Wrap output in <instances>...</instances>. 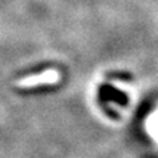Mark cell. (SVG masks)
Instances as JSON below:
<instances>
[{
    "label": "cell",
    "mask_w": 158,
    "mask_h": 158,
    "mask_svg": "<svg viewBox=\"0 0 158 158\" xmlns=\"http://www.w3.org/2000/svg\"><path fill=\"white\" fill-rule=\"evenodd\" d=\"M60 72L54 69H49L46 71H43L39 75H31L27 77H24L16 82V86L23 89H31L41 85H55L60 81Z\"/></svg>",
    "instance_id": "obj_1"
}]
</instances>
